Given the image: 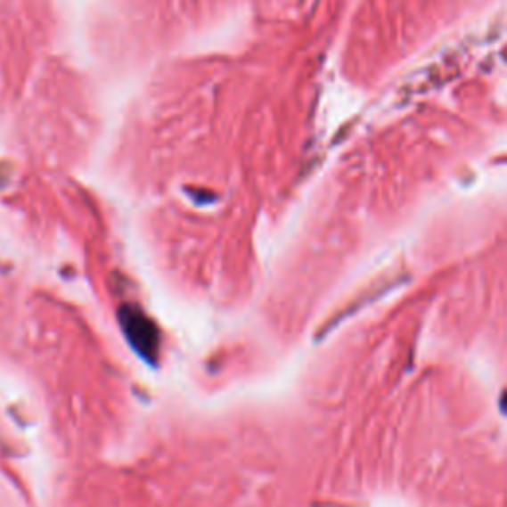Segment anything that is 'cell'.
Listing matches in <instances>:
<instances>
[{
	"mask_svg": "<svg viewBox=\"0 0 507 507\" xmlns=\"http://www.w3.org/2000/svg\"><path fill=\"white\" fill-rule=\"evenodd\" d=\"M126 325L127 329H133V333H131V339H133V345H137V349L143 353V355H151V343H157L155 337H151V331H153V323H149L147 319L141 317L137 311L133 314V322H127L126 319Z\"/></svg>",
	"mask_w": 507,
	"mask_h": 507,
	"instance_id": "obj_1",
	"label": "cell"
}]
</instances>
